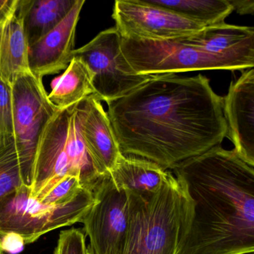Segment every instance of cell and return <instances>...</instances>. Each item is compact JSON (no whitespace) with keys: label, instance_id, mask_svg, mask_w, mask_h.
<instances>
[{"label":"cell","instance_id":"13","mask_svg":"<svg viewBox=\"0 0 254 254\" xmlns=\"http://www.w3.org/2000/svg\"><path fill=\"white\" fill-rule=\"evenodd\" d=\"M227 136L234 151L245 163L254 167V69L244 72L232 83L223 98Z\"/></svg>","mask_w":254,"mask_h":254},{"label":"cell","instance_id":"14","mask_svg":"<svg viewBox=\"0 0 254 254\" xmlns=\"http://www.w3.org/2000/svg\"><path fill=\"white\" fill-rule=\"evenodd\" d=\"M84 0H76L64 20L29 46L28 51L31 72L42 78L65 70L72 61L75 50V32Z\"/></svg>","mask_w":254,"mask_h":254},{"label":"cell","instance_id":"28","mask_svg":"<svg viewBox=\"0 0 254 254\" xmlns=\"http://www.w3.org/2000/svg\"></svg>","mask_w":254,"mask_h":254},{"label":"cell","instance_id":"23","mask_svg":"<svg viewBox=\"0 0 254 254\" xmlns=\"http://www.w3.org/2000/svg\"><path fill=\"white\" fill-rule=\"evenodd\" d=\"M55 254H87L83 231L73 228L61 232Z\"/></svg>","mask_w":254,"mask_h":254},{"label":"cell","instance_id":"7","mask_svg":"<svg viewBox=\"0 0 254 254\" xmlns=\"http://www.w3.org/2000/svg\"><path fill=\"white\" fill-rule=\"evenodd\" d=\"M121 50L129 66L139 75L237 69L229 62L185 45L178 38L149 41L122 38Z\"/></svg>","mask_w":254,"mask_h":254},{"label":"cell","instance_id":"3","mask_svg":"<svg viewBox=\"0 0 254 254\" xmlns=\"http://www.w3.org/2000/svg\"><path fill=\"white\" fill-rule=\"evenodd\" d=\"M126 192L128 228L123 254H178L194 215V202L184 181L169 171L152 195Z\"/></svg>","mask_w":254,"mask_h":254},{"label":"cell","instance_id":"20","mask_svg":"<svg viewBox=\"0 0 254 254\" xmlns=\"http://www.w3.org/2000/svg\"><path fill=\"white\" fill-rule=\"evenodd\" d=\"M24 185L14 139L0 145V202Z\"/></svg>","mask_w":254,"mask_h":254},{"label":"cell","instance_id":"9","mask_svg":"<svg viewBox=\"0 0 254 254\" xmlns=\"http://www.w3.org/2000/svg\"><path fill=\"white\" fill-rule=\"evenodd\" d=\"M116 29L126 39L166 41L184 38L206 26L146 0H117L112 15Z\"/></svg>","mask_w":254,"mask_h":254},{"label":"cell","instance_id":"19","mask_svg":"<svg viewBox=\"0 0 254 254\" xmlns=\"http://www.w3.org/2000/svg\"><path fill=\"white\" fill-rule=\"evenodd\" d=\"M148 3L173 11L189 20L213 26L224 23L233 10L228 0H146Z\"/></svg>","mask_w":254,"mask_h":254},{"label":"cell","instance_id":"4","mask_svg":"<svg viewBox=\"0 0 254 254\" xmlns=\"http://www.w3.org/2000/svg\"><path fill=\"white\" fill-rule=\"evenodd\" d=\"M93 203V191L84 190L69 203L47 204L22 186L0 202V236L14 233L25 245L33 243L49 232L81 222Z\"/></svg>","mask_w":254,"mask_h":254},{"label":"cell","instance_id":"1","mask_svg":"<svg viewBox=\"0 0 254 254\" xmlns=\"http://www.w3.org/2000/svg\"><path fill=\"white\" fill-rule=\"evenodd\" d=\"M107 104L122 154L149 160L164 170L221 145L227 137L223 98L200 74L152 75Z\"/></svg>","mask_w":254,"mask_h":254},{"label":"cell","instance_id":"2","mask_svg":"<svg viewBox=\"0 0 254 254\" xmlns=\"http://www.w3.org/2000/svg\"><path fill=\"white\" fill-rule=\"evenodd\" d=\"M171 170L194 202L191 228L178 254H254V167L219 145Z\"/></svg>","mask_w":254,"mask_h":254},{"label":"cell","instance_id":"25","mask_svg":"<svg viewBox=\"0 0 254 254\" xmlns=\"http://www.w3.org/2000/svg\"><path fill=\"white\" fill-rule=\"evenodd\" d=\"M233 11H236L238 14H254V0H228Z\"/></svg>","mask_w":254,"mask_h":254},{"label":"cell","instance_id":"11","mask_svg":"<svg viewBox=\"0 0 254 254\" xmlns=\"http://www.w3.org/2000/svg\"><path fill=\"white\" fill-rule=\"evenodd\" d=\"M75 110L81 139L96 172L100 176L111 173L123 154L100 101L91 95L76 104Z\"/></svg>","mask_w":254,"mask_h":254},{"label":"cell","instance_id":"15","mask_svg":"<svg viewBox=\"0 0 254 254\" xmlns=\"http://www.w3.org/2000/svg\"><path fill=\"white\" fill-rule=\"evenodd\" d=\"M109 174L119 188L138 195L150 196L160 190L169 171L149 160L123 154Z\"/></svg>","mask_w":254,"mask_h":254},{"label":"cell","instance_id":"10","mask_svg":"<svg viewBox=\"0 0 254 254\" xmlns=\"http://www.w3.org/2000/svg\"><path fill=\"white\" fill-rule=\"evenodd\" d=\"M73 106L57 112L41 136L30 188L31 195L35 198L58 180L70 175L68 131Z\"/></svg>","mask_w":254,"mask_h":254},{"label":"cell","instance_id":"17","mask_svg":"<svg viewBox=\"0 0 254 254\" xmlns=\"http://www.w3.org/2000/svg\"><path fill=\"white\" fill-rule=\"evenodd\" d=\"M28 51L23 22L15 11L0 23V75L10 84L20 74L30 71Z\"/></svg>","mask_w":254,"mask_h":254},{"label":"cell","instance_id":"24","mask_svg":"<svg viewBox=\"0 0 254 254\" xmlns=\"http://www.w3.org/2000/svg\"><path fill=\"white\" fill-rule=\"evenodd\" d=\"M0 243L3 251L11 254L20 252L25 245L23 239L14 233H7L0 236Z\"/></svg>","mask_w":254,"mask_h":254},{"label":"cell","instance_id":"26","mask_svg":"<svg viewBox=\"0 0 254 254\" xmlns=\"http://www.w3.org/2000/svg\"><path fill=\"white\" fill-rule=\"evenodd\" d=\"M3 250L2 248V245H1V243H0V254H3Z\"/></svg>","mask_w":254,"mask_h":254},{"label":"cell","instance_id":"8","mask_svg":"<svg viewBox=\"0 0 254 254\" xmlns=\"http://www.w3.org/2000/svg\"><path fill=\"white\" fill-rule=\"evenodd\" d=\"M94 203L83 217L92 254H123L128 228L127 192L110 174L99 178L93 190Z\"/></svg>","mask_w":254,"mask_h":254},{"label":"cell","instance_id":"18","mask_svg":"<svg viewBox=\"0 0 254 254\" xmlns=\"http://www.w3.org/2000/svg\"><path fill=\"white\" fill-rule=\"evenodd\" d=\"M49 100L59 110L67 109L94 94L93 74L80 59L73 58L63 74L53 80Z\"/></svg>","mask_w":254,"mask_h":254},{"label":"cell","instance_id":"21","mask_svg":"<svg viewBox=\"0 0 254 254\" xmlns=\"http://www.w3.org/2000/svg\"><path fill=\"white\" fill-rule=\"evenodd\" d=\"M84 190L77 177L66 175L50 185L35 198L47 204L62 205L73 200Z\"/></svg>","mask_w":254,"mask_h":254},{"label":"cell","instance_id":"16","mask_svg":"<svg viewBox=\"0 0 254 254\" xmlns=\"http://www.w3.org/2000/svg\"><path fill=\"white\" fill-rule=\"evenodd\" d=\"M76 0H18L16 12L23 22L29 46L64 20Z\"/></svg>","mask_w":254,"mask_h":254},{"label":"cell","instance_id":"6","mask_svg":"<svg viewBox=\"0 0 254 254\" xmlns=\"http://www.w3.org/2000/svg\"><path fill=\"white\" fill-rule=\"evenodd\" d=\"M121 42V35L114 26L72 53V59L82 61L91 71L93 95L107 103L126 96L152 75L135 73L123 56Z\"/></svg>","mask_w":254,"mask_h":254},{"label":"cell","instance_id":"12","mask_svg":"<svg viewBox=\"0 0 254 254\" xmlns=\"http://www.w3.org/2000/svg\"><path fill=\"white\" fill-rule=\"evenodd\" d=\"M185 45L234 65L237 69L254 66V29L222 23L206 26L178 38Z\"/></svg>","mask_w":254,"mask_h":254},{"label":"cell","instance_id":"22","mask_svg":"<svg viewBox=\"0 0 254 254\" xmlns=\"http://www.w3.org/2000/svg\"><path fill=\"white\" fill-rule=\"evenodd\" d=\"M14 139L12 87L0 75V145Z\"/></svg>","mask_w":254,"mask_h":254},{"label":"cell","instance_id":"27","mask_svg":"<svg viewBox=\"0 0 254 254\" xmlns=\"http://www.w3.org/2000/svg\"><path fill=\"white\" fill-rule=\"evenodd\" d=\"M87 254H92L91 251H90L89 248H87Z\"/></svg>","mask_w":254,"mask_h":254},{"label":"cell","instance_id":"5","mask_svg":"<svg viewBox=\"0 0 254 254\" xmlns=\"http://www.w3.org/2000/svg\"><path fill=\"white\" fill-rule=\"evenodd\" d=\"M11 87L14 142L23 184L31 188L40 140L49 122L60 110L49 100L42 78L31 71L19 75Z\"/></svg>","mask_w":254,"mask_h":254}]
</instances>
